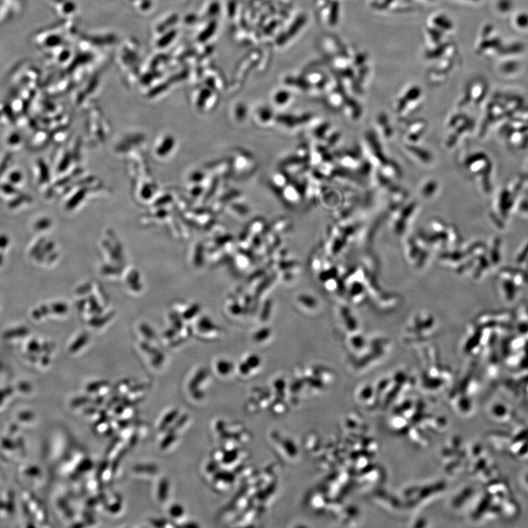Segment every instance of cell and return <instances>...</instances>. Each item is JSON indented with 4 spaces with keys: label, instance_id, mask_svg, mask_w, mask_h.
I'll return each instance as SVG.
<instances>
[{
    "label": "cell",
    "instance_id": "obj_1",
    "mask_svg": "<svg viewBox=\"0 0 528 528\" xmlns=\"http://www.w3.org/2000/svg\"><path fill=\"white\" fill-rule=\"evenodd\" d=\"M514 27L519 30H528V14L526 13H519L514 16Z\"/></svg>",
    "mask_w": 528,
    "mask_h": 528
},
{
    "label": "cell",
    "instance_id": "obj_2",
    "mask_svg": "<svg viewBox=\"0 0 528 528\" xmlns=\"http://www.w3.org/2000/svg\"><path fill=\"white\" fill-rule=\"evenodd\" d=\"M513 7L514 5L512 0H499L497 3V11L502 14H506L512 11Z\"/></svg>",
    "mask_w": 528,
    "mask_h": 528
}]
</instances>
